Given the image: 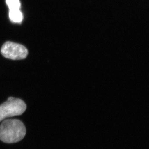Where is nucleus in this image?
Wrapping results in <instances>:
<instances>
[{
  "label": "nucleus",
  "instance_id": "3",
  "mask_svg": "<svg viewBox=\"0 0 149 149\" xmlns=\"http://www.w3.org/2000/svg\"><path fill=\"white\" fill-rule=\"evenodd\" d=\"M1 53L4 58L12 60L25 59L28 55L25 47L12 42H5L1 47Z\"/></svg>",
  "mask_w": 149,
  "mask_h": 149
},
{
  "label": "nucleus",
  "instance_id": "1",
  "mask_svg": "<svg viewBox=\"0 0 149 149\" xmlns=\"http://www.w3.org/2000/svg\"><path fill=\"white\" fill-rule=\"evenodd\" d=\"M26 133L24 124L18 119H5L0 125V140L6 143H17Z\"/></svg>",
  "mask_w": 149,
  "mask_h": 149
},
{
  "label": "nucleus",
  "instance_id": "4",
  "mask_svg": "<svg viewBox=\"0 0 149 149\" xmlns=\"http://www.w3.org/2000/svg\"><path fill=\"white\" fill-rule=\"evenodd\" d=\"M9 18L13 22L20 23L22 21L23 15L20 9L9 10Z\"/></svg>",
  "mask_w": 149,
  "mask_h": 149
},
{
  "label": "nucleus",
  "instance_id": "2",
  "mask_svg": "<svg viewBox=\"0 0 149 149\" xmlns=\"http://www.w3.org/2000/svg\"><path fill=\"white\" fill-rule=\"evenodd\" d=\"M27 109L22 100L10 97L7 101L0 105V122L8 117L20 116Z\"/></svg>",
  "mask_w": 149,
  "mask_h": 149
},
{
  "label": "nucleus",
  "instance_id": "5",
  "mask_svg": "<svg viewBox=\"0 0 149 149\" xmlns=\"http://www.w3.org/2000/svg\"><path fill=\"white\" fill-rule=\"evenodd\" d=\"M6 3L9 10L20 9L21 7L19 0H6Z\"/></svg>",
  "mask_w": 149,
  "mask_h": 149
}]
</instances>
